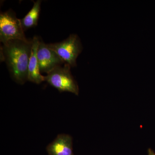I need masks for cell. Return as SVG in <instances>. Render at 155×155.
Masks as SVG:
<instances>
[{
    "label": "cell",
    "instance_id": "1",
    "mask_svg": "<svg viewBox=\"0 0 155 155\" xmlns=\"http://www.w3.org/2000/svg\"><path fill=\"white\" fill-rule=\"evenodd\" d=\"M32 44V40L29 41L13 40L1 46V61L5 62L11 77L19 84H23L28 81Z\"/></svg>",
    "mask_w": 155,
    "mask_h": 155
},
{
    "label": "cell",
    "instance_id": "2",
    "mask_svg": "<svg viewBox=\"0 0 155 155\" xmlns=\"http://www.w3.org/2000/svg\"><path fill=\"white\" fill-rule=\"evenodd\" d=\"M71 67L67 64L56 67L45 76V81L61 92H69L78 95V84L71 74Z\"/></svg>",
    "mask_w": 155,
    "mask_h": 155
},
{
    "label": "cell",
    "instance_id": "3",
    "mask_svg": "<svg viewBox=\"0 0 155 155\" xmlns=\"http://www.w3.org/2000/svg\"><path fill=\"white\" fill-rule=\"evenodd\" d=\"M22 28L21 20L16 17L12 10H9L0 14V41L3 44L13 40L29 41Z\"/></svg>",
    "mask_w": 155,
    "mask_h": 155
},
{
    "label": "cell",
    "instance_id": "4",
    "mask_svg": "<svg viewBox=\"0 0 155 155\" xmlns=\"http://www.w3.org/2000/svg\"><path fill=\"white\" fill-rule=\"evenodd\" d=\"M64 61L71 67H76V59L82 51V45L79 37L71 34L67 39L55 43L47 44Z\"/></svg>",
    "mask_w": 155,
    "mask_h": 155
},
{
    "label": "cell",
    "instance_id": "5",
    "mask_svg": "<svg viewBox=\"0 0 155 155\" xmlns=\"http://www.w3.org/2000/svg\"><path fill=\"white\" fill-rule=\"evenodd\" d=\"M37 58L40 71L47 74L56 67L65 64L54 51L48 47L41 39L38 49Z\"/></svg>",
    "mask_w": 155,
    "mask_h": 155
},
{
    "label": "cell",
    "instance_id": "6",
    "mask_svg": "<svg viewBox=\"0 0 155 155\" xmlns=\"http://www.w3.org/2000/svg\"><path fill=\"white\" fill-rule=\"evenodd\" d=\"M48 155H74L72 138L69 134H60L46 148Z\"/></svg>",
    "mask_w": 155,
    "mask_h": 155
},
{
    "label": "cell",
    "instance_id": "7",
    "mask_svg": "<svg viewBox=\"0 0 155 155\" xmlns=\"http://www.w3.org/2000/svg\"><path fill=\"white\" fill-rule=\"evenodd\" d=\"M40 41V39L37 36L34 37L32 39V47L28 66V81L37 84L45 81V76L41 75L40 71L37 58Z\"/></svg>",
    "mask_w": 155,
    "mask_h": 155
},
{
    "label": "cell",
    "instance_id": "8",
    "mask_svg": "<svg viewBox=\"0 0 155 155\" xmlns=\"http://www.w3.org/2000/svg\"><path fill=\"white\" fill-rule=\"evenodd\" d=\"M41 3V0L34 2L32 8L25 17L20 19L22 28L24 31L29 28H33L37 25L40 14Z\"/></svg>",
    "mask_w": 155,
    "mask_h": 155
},
{
    "label": "cell",
    "instance_id": "9",
    "mask_svg": "<svg viewBox=\"0 0 155 155\" xmlns=\"http://www.w3.org/2000/svg\"><path fill=\"white\" fill-rule=\"evenodd\" d=\"M148 155H155L154 151L152 149L149 148L147 151Z\"/></svg>",
    "mask_w": 155,
    "mask_h": 155
}]
</instances>
